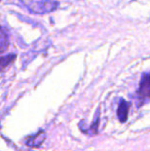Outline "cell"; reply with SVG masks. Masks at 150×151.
<instances>
[{
	"label": "cell",
	"instance_id": "52a82bcc",
	"mask_svg": "<svg viewBox=\"0 0 150 151\" xmlns=\"http://www.w3.org/2000/svg\"><path fill=\"white\" fill-rule=\"evenodd\" d=\"M0 1H1V0H0Z\"/></svg>",
	"mask_w": 150,
	"mask_h": 151
},
{
	"label": "cell",
	"instance_id": "5b68a950",
	"mask_svg": "<svg viewBox=\"0 0 150 151\" xmlns=\"http://www.w3.org/2000/svg\"><path fill=\"white\" fill-rule=\"evenodd\" d=\"M9 45V40L6 31L0 26V52H5Z\"/></svg>",
	"mask_w": 150,
	"mask_h": 151
},
{
	"label": "cell",
	"instance_id": "277c9868",
	"mask_svg": "<svg viewBox=\"0 0 150 151\" xmlns=\"http://www.w3.org/2000/svg\"><path fill=\"white\" fill-rule=\"evenodd\" d=\"M44 137H45L44 132H39V133L36 134L35 136L27 139L26 143L28 144L29 146H32V147H38V146L44 141Z\"/></svg>",
	"mask_w": 150,
	"mask_h": 151
},
{
	"label": "cell",
	"instance_id": "6da1fadb",
	"mask_svg": "<svg viewBox=\"0 0 150 151\" xmlns=\"http://www.w3.org/2000/svg\"><path fill=\"white\" fill-rule=\"evenodd\" d=\"M21 1L31 12L37 14L55 12L60 5L58 0H21Z\"/></svg>",
	"mask_w": 150,
	"mask_h": 151
},
{
	"label": "cell",
	"instance_id": "8992f818",
	"mask_svg": "<svg viewBox=\"0 0 150 151\" xmlns=\"http://www.w3.org/2000/svg\"><path fill=\"white\" fill-rule=\"evenodd\" d=\"M16 60V55H7V56L0 57V69H3V68L7 67L9 64H11L12 62Z\"/></svg>",
	"mask_w": 150,
	"mask_h": 151
},
{
	"label": "cell",
	"instance_id": "3957f363",
	"mask_svg": "<svg viewBox=\"0 0 150 151\" xmlns=\"http://www.w3.org/2000/svg\"><path fill=\"white\" fill-rule=\"evenodd\" d=\"M128 103L126 102L124 100H121L120 101V104L118 106L117 109V116L118 119H119L121 122H124L126 119H128Z\"/></svg>",
	"mask_w": 150,
	"mask_h": 151
},
{
	"label": "cell",
	"instance_id": "7a4b0ae2",
	"mask_svg": "<svg viewBox=\"0 0 150 151\" xmlns=\"http://www.w3.org/2000/svg\"><path fill=\"white\" fill-rule=\"evenodd\" d=\"M138 96L140 101L147 102L149 99V73H145L142 77L140 88L138 91Z\"/></svg>",
	"mask_w": 150,
	"mask_h": 151
}]
</instances>
